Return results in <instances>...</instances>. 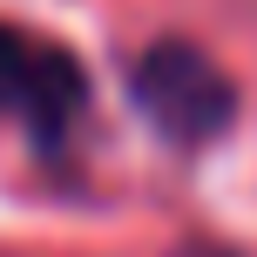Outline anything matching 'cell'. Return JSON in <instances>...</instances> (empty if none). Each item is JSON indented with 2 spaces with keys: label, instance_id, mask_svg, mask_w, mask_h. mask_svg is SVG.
<instances>
[{
  "label": "cell",
  "instance_id": "obj_2",
  "mask_svg": "<svg viewBox=\"0 0 257 257\" xmlns=\"http://www.w3.org/2000/svg\"><path fill=\"white\" fill-rule=\"evenodd\" d=\"M128 108L149 122L156 142L196 156V149H210V142H223L237 128L244 95H237V81L223 75V61L210 48H196L183 34H156L128 61Z\"/></svg>",
  "mask_w": 257,
  "mask_h": 257
},
{
  "label": "cell",
  "instance_id": "obj_1",
  "mask_svg": "<svg viewBox=\"0 0 257 257\" xmlns=\"http://www.w3.org/2000/svg\"><path fill=\"white\" fill-rule=\"evenodd\" d=\"M88 115H95V81L81 54L27 21H0V122L21 128L48 169H68L81 156Z\"/></svg>",
  "mask_w": 257,
  "mask_h": 257
}]
</instances>
